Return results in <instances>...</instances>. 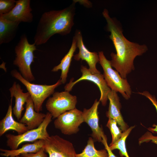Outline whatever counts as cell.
<instances>
[{"instance_id": "21", "label": "cell", "mask_w": 157, "mask_h": 157, "mask_svg": "<svg viewBox=\"0 0 157 157\" xmlns=\"http://www.w3.org/2000/svg\"><path fill=\"white\" fill-rule=\"evenodd\" d=\"M94 140L92 137L89 138L87 144L81 153L76 154V157H108L106 150H97L95 147Z\"/></svg>"}, {"instance_id": "12", "label": "cell", "mask_w": 157, "mask_h": 157, "mask_svg": "<svg viewBox=\"0 0 157 157\" xmlns=\"http://www.w3.org/2000/svg\"><path fill=\"white\" fill-rule=\"evenodd\" d=\"M75 36L76 42L77 47L79 52L74 55L75 60L78 61L85 60L89 66V69L92 74L100 73L96 67V65L99 62V57L97 53L89 51L84 44L81 32L77 30L75 32Z\"/></svg>"}, {"instance_id": "23", "label": "cell", "mask_w": 157, "mask_h": 157, "mask_svg": "<svg viewBox=\"0 0 157 157\" xmlns=\"http://www.w3.org/2000/svg\"><path fill=\"white\" fill-rule=\"evenodd\" d=\"M116 121L113 119H108L106 125L109 129L112 136V141L110 146L113 144L122 137L123 133L122 131L117 126Z\"/></svg>"}, {"instance_id": "25", "label": "cell", "mask_w": 157, "mask_h": 157, "mask_svg": "<svg viewBox=\"0 0 157 157\" xmlns=\"http://www.w3.org/2000/svg\"><path fill=\"white\" fill-rule=\"evenodd\" d=\"M138 93L145 96L148 98L154 106L157 112V101L154 96H152L147 91H144L142 92H138ZM152 126L154 128L150 127L148 129L152 133H157V124L156 125L154 124Z\"/></svg>"}, {"instance_id": "19", "label": "cell", "mask_w": 157, "mask_h": 157, "mask_svg": "<svg viewBox=\"0 0 157 157\" xmlns=\"http://www.w3.org/2000/svg\"><path fill=\"white\" fill-rule=\"evenodd\" d=\"M44 140H37L33 143H27L16 149L7 150L1 148V156L6 157H16L23 154L27 153H35L44 147Z\"/></svg>"}, {"instance_id": "8", "label": "cell", "mask_w": 157, "mask_h": 157, "mask_svg": "<svg viewBox=\"0 0 157 157\" xmlns=\"http://www.w3.org/2000/svg\"><path fill=\"white\" fill-rule=\"evenodd\" d=\"M84 122L83 112L76 108L67 111L57 117L54 122L56 128L65 135L75 134L79 127Z\"/></svg>"}, {"instance_id": "4", "label": "cell", "mask_w": 157, "mask_h": 157, "mask_svg": "<svg viewBox=\"0 0 157 157\" xmlns=\"http://www.w3.org/2000/svg\"><path fill=\"white\" fill-rule=\"evenodd\" d=\"M99 62L103 71L104 79L111 90L120 93L126 99L130 98L132 91L126 78H122L119 74L113 69L110 61L105 56L102 51L99 52Z\"/></svg>"}, {"instance_id": "3", "label": "cell", "mask_w": 157, "mask_h": 157, "mask_svg": "<svg viewBox=\"0 0 157 157\" xmlns=\"http://www.w3.org/2000/svg\"><path fill=\"white\" fill-rule=\"evenodd\" d=\"M36 46L34 43H29L26 35L23 34L15 48L16 57L13 64L18 68L23 77L30 82L35 80L31 67L35 58L34 52L37 50Z\"/></svg>"}, {"instance_id": "20", "label": "cell", "mask_w": 157, "mask_h": 157, "mask_svg": "<svg viewBox=\"0 0 157 157\" xmlns=\"http://www.w3.org/2000/svg\"><path fill=\"white\" fill-rule=\"evenodd\" d=\"M77 48L76 42L74 36L73 37L71 47L65 56L58 65L55 66L51 71L56 72L61 70L60 78L62 84L65 83L69 67L74 56V54Z\"/></svg>"}, {"instance_id": "29", "label": "cell", "mask_w": 157, "mask_h": 157, "mask_svg": "<svg viewBox=\"0 0 157 157\" xmlns=\"http://www.w3.org/2000/svg\"><path fill=\"white\" fill-rule=\"evenodd\" d=\"M16 157H22L21 156H17Z\"/></svg>"}, {"instance_id": "1", "label": "cell", "mask_w": 157, "mask_h": 157, "mask_svg": "<svg viewBox=\"0 0 157 157\" xmlns=\"http://www.w3.org/2000/svg\"><path fill=\"white\" fill-rule=\"evenodd\" d=\"M102 15L107 23V29L110 33L109 37L116 51V53L112 52L110 54L111 66L122 78H126L127 75L135 69L133 62L135 58L146 52L147 47L128 40L115 20L110 17L107 9H104Z\"/></svg>"}, {"instance_id": "10", "label": "cell", "mask_w": 157, "mask_h": 157, "mask_svg": "<svg viewBox=\"0 0 157 157\" xmlns=\"http://www.w3.org/2000/svg\"><path fill=\"white\" fill-rule=\"evenodd\" d=\"M44 142L45 151L49 157H76L72 144L58 135L50 136Z\"/></svg>"}, {"instance_id": "9", "label": "cell", "mask_w": 157, "mask_h": 157, "mask_svg": "<svg viewBox=\"0 0 157 157\" xmlns=\"http://www.w3.org/2000/svg\"><path fill=\"white\" fill-rule=\"evenodd\" d=\"M81 71L82 73L81 76L76 81H73L71 79L69 82L65 86V91L69 92L76 83L82 80H88L93 82L98 87L101 93L99 101L102 105L105 106L108 99V95L111 90L108 86L103 74L100 73L92 74L86 66L82 65Z\"/></svg>"}, {"instance_id": "13", "label": "cell", "mask_w": 157, "mask_h": 157, "mask_svg": "<svg viewBox=\"0 0 157 157\" xmlns=\"http://www.w3.org/2000/svg\"><path fill=\"white\" fill-rule=\"evenodd\" d=\"M100 102L96 99L90 108H84L83 112L84 122L91 128L92 131L91 135L94 141L101 142L103 137L105 135L99 124L98 108Z\"/></svg>"}, {"instance_id": "22", "label": "cell", "mask_w": 157, "mask_h": 157, "mask_svg": "<svg viewBox=\"0 0 157 157\" xmlns=\"http://www.w3.org/2000/svg\"><path fill=\"white\" fill-rule=\"evenodd\" d=\"M135 126L129 128L126 131L123 132L121 138L113 144L110 146L109 147L111 150L115 149H118L121 155L125 157H129L127 152L126 146V140L131 130Z\"/></svg>"}, {"instance_id": "26", "label": "cell", "mask_w": 157, "mask_h": 157, "mask_svg": "<svg viewBox=\"0 0 157 157\" xmlns=\"http://www.w3.org/2000/svg\"><path fill=\"white\" fill-rule=\"evenodd\" d=\"M150 141L157 144V136H154L151 133L147 132L139 139V143L140 144Z\"/></svg>"}, {"instance_id": "15", "label": "cell", "mask_w": 157, "mask_h": 157, "mask_svg": "<svg viewBox=\"0 0 157 157\" xmlns=\"http://www.w3.org/2000/svg\"><path fill=\"white\" fill-rule=\"evenodd\" d=\"M108 99L109 104L108 110L106 113V116L108 119L115 120L122 131H125L129 126L124 121L121 114V104L117 92L111 90L108 93Z\"/></svg>"}, {"instance_id": "18", "label": "cell", "mask_w": 157, "mask_h": 157, "mask_svg": "<svg viewBox=\"0 0 157 157\" xmlns=\"http://www.w3.org/2000/svg\"><path fill=\"white\" fill-rule=\"evenodd\" d=\"M20 23L0 16V44L11 42L15 37Z\"/></svg>"}, {"instance_id": "17", "label": "cell", "mask_w": 157, "mask_h": 157, "mask_svg": "<svg viewBox=\"0 0 157 157\" xmlns=\"http://www.w3.org/2000/svg\"><path fill=\"white\" fill-rule=\"evenodd\" d=\"M12 99L11 98L10 104L9 105L5 116L0 121V136L7 131L10 130L15 131L18 135L22 134L28 131L25 124L18 122L14 119L12 116Z\"/></svg>"}, {"instance_id": "28", "label": "cell", "mask_w": 157, "mask_h": 157, "mask_svg": "<svg viewBox=\"0 0 157 157\" xmlns=\"http://www.w3.org/2000/svg\"><path fill=\"white\" fill-rule=\"evenodd\" d=\"M101 142L104 146L106 150L107 151L108 154V157H117L113 153L112 150L108 146L107 142V138L106 135L103 137Z\"/></svg>"}, {"instance_id": "16", "label": "cell", "mask_w": 157, "mask_h": 157, "mask_svg": "<svg viewBox=\"0 0 157 157\" xmlns=\"http://www.w3.org/2000/svg\"><path fill=\"white\" fill-rule=\"evenodd\" d=\"M9 90L11 98L14 97L15 99V105L12 109L13 112L17 119L19 120L24 109V105L30 95L28 92H24L21 86L16 82H14Z\"/></svg>"}, {"instance_id": "24", "label": "cell", "mask_w": 157, "mask_h": 157, "mask_svg": "<svg viewBox=\"0 0 157 157\" xmlns=\"http://www.w3.org/2000/svg\"><path fill=\"white\" fill-rule=\"evenodd\" d=\"M16 1L15 0H0V15L7 14L15 6Z\"/></svg>"}, {"instance_id": "14", "label": "cell", "mask_w": 157, "mask_h": 157, "mask_svg": "<svg viewBox=\"0 0 157 157\" xmlns=\"http://www.w3.org/2000/svg\"><path fill=\"white\" fill-rule=\"evenodd\" d=\"M25 107V112L19 122L25 124L28 130L37 128L44 121L46 114L35 110L33 102L30 96L27 100Z\"/></svg>"}, {"instance_id": "5", "label": "cell", "mask_w": 157, "mask_h": 157, "mask_svg": "<svg viewBox=\"0 0 157 157\" xmlns=\"http://www.w3.org/2000/svg\"><path fill=\"white\" fill-rule=\"evenodd\" d=\"M10 74L25 86L33 100L35 110L39 113L42 110V105L44 100L53 94L55 89L62 84L60 79L52 85L35 84L25 79L16 69L12 70Z\"/></svg>"}, {"instance_id": "6", "label": "cell", "mask_w": 157, "mask_h": 157, "mask_svg": "<svg viewBox=\"0 0 157 157\" xmlns=\"http://www.w3.org/2000/svg\"><path fill=\"white\" fill-rule=\"evenodd\" d=\"M46 115L44 121L37 128L29 130L20 135L6 134V144L10 150L17 149L20 145L24 142H34L41 139L45 140L49 137L50 136L47 131V128L52 117L49 112Z\"/></svg>"}, {"instance_id": "27", "label": "cell", "mask_w": 157, "mask_h": 157, "mask_svg": "<svg viewBox=\"0 0 157 157\" xmlns=\"http://www.w3.org/2000/svg\"><path fill=\"white\" fill-rule=\"evenodd\" d=\"M45 152L43 147L36 153L23 154L21 156L22 157H47V155Z\"/></svg>"}, {"instance_id": "2", "label": "cell", "mask_w": 157, "mask_h": 157, "mask_svg": "<svg viewBox=\"0 0 157 157\" xmlns=\"http://www.w3.org/2000/svg\"><path fill=\"white\" fill-rule=\"evenodd\" d=\"M76 2L61 10H51L42 15L34 37L36 46L46 43L53 35L69 34L74 25Z\"/></svg>"}, {"instance_id": "11", "label": "cell", "mask_w": 157, "mask_h": 157, "mask_svg": "<svg viewBox=\"0 0 157 157\" xmlns=\"http://www.w3.org/2000/svg\"><path fill=\"white\" fill-rule=\"evenodd\" d=\"M32 10L30 6V0L16 1V4L9 13L0 15L3 18L10 21L19 23H30L33 20Z\"/></svg>"}, {"instance_id": "7", "label": "cell", "mask_w": 157, "mask_h": 157, "mask_svg": "<svg viewBox=\"0 0 157 157\" xmlns=\"http://www.w3.org/2000/svg\"><path fill=\"white\" fill-rule=\"evenodd\" d=\"M47 101L46 107L53 118H56L64 113L74 109L77 102L76 97L69 92H56Z\"/></svg>"}]
</instances>
